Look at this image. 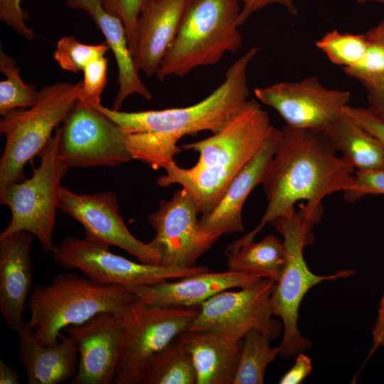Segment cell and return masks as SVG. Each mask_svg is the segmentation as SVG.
Instances as JSON below:
<instances>
[{
  "instance_id": "obj_1",
  "label": "cell",
  "mask_w": 384,
  "mask_h": 384,
  "mask_svg": "<svg viewBox=\"0 0 384 384\" xmlns=\"http://www.w3.org/2000/svg\"><path fill=\"white\" fill-rule=\"evenodd\" d=\"M354 173L324 132L285 125L261 183L268 201L266 210L256 228L230 244L225 252L253 241L267 224L293 213L300 201L305 202L299 206L305 218L317 224L322 200L350 188Z\"/></svg>"
},
{
  "instance_id": "obj_2",
  "label": "cell",
  "mask_w": 384,
  "mask_h": 384,
  "mask_svg": "<svg viewBox=\"0 0 384 384\" xmlns=\"http://www.w3.org/2000/svg\"><path fill=\"white\" fill-rule=\"evenodd\" d=\"M272 125L268 114L255 99L220 131L198 142L183 144V150L198 152L194 166L183 169L175 161L164 169L156 183L161 187L178 184L193 198L200 214L218 203L235 175L257 153Z\"/></svg>"
},
{
  "instance_id": "obj_3",
  "label": "cell",
  "mask_w": 384,
  "mask_h": 384,
  "mask_svg": "<svg viewBox=\"0 0 384 384\" xmlns=\"http://www.w3.org/2000/svg\"><path fill=\"white\" fill-rule=\"evenodd\" d=\"M259 52L254 47L238 58L228 69L225 80L211 94L186 107L161 110L122 112L102 104L95 107L117 123L127 134L156 133L174 149L183 136L201 131H220L249 100L247 70Z\"/></svg>"
},
{
  "instance_id": "obj_4",
  "label": "cell",
  "mask_w": 384,
  "mask_h": 384,
  "mask_svg": "<svg viewBox=\"0 0 384 384\" xmlns=\"http://www.w3.org/2000/svg\"><path fill=\"white\" fill-rule=\"evenodd\" d=\"M137 299L122 285L97 284L76 273H59L48 284L33 288L27 304L28 324L39 344L53 346L59 342L65 328L103 312L119 314Z\"/></svg>"
},
{
  "instance_id": "obj_5",
  "label": "cell",
  "mask_w": 384,
  "mask_h": 384,
  "mask_svg": "<svg viewBox=\"0 0 384 384\" xmlns=\"http://www.w3.org/2000/svg\"><path fill=\"white\" fill-rule=\"evenodd\" d=\"M240 0H189L176 36L156 73L160 80L184 76L200 66L218 63L242 44L238 29Z\"/></svg>"
},
{
  "instance_id": "obj_6",
  "label": "cell",
  "mask_w": 384,
  "mask_h": 384,
  "mask_svg": "<svg viewBox=\"0 0 384 384\" xmlns=\"http://www.w3.org/2000/svg\"><path fill=\"white\" fill-rule=\"evenodd\" d=\"M82 81L58 82L38 91L35 104L3 116L0 132L6 142L0 159V188L25 180L24 168L39 156L55 130L78 101Z\"/></svg>"
},
{
  "instance_id": "obj_7",
  "label": "cell",
  "mask_w": 384,
  "mask_h": 384,
  "mask_svg": "<svg viewBox=\"0 0 384 384\" xmlns=\"http://www.w3.org/2000/svg\"><path fill=\"white\" fill-rule=\"evenodd\" d=\"M270 224L282 236L287 252V265L275 284L270 306L273 315L281 319L283 326L279 355L290 359L312 345L302 335L297 325L299 309L306 292L321 282L350 277L353 270H339L329 275H317L309 270L303 252L305 247L314 242L312 230L315 225L306 220L299 209L291 215L279 217Z\"/></svg>"
},
{
  "instance_id": "obj_8",
  "label": "cell",
  "mask_w": 384,
  "mask_h": 384,
  "mask_svg": "<svg viewBox=\"0 0 384 384\" xmlns=\"http://www.w3.org/2000/svg\"><path fill=\"white\" fill-rule=\"evenodd\" d=\"M61 127L54 132L39 156L31 178L0 188V203L9 208L11 220L0 238L26 231L36 238L45 252H53V232L63 178L69 167L60 159Z\"/></svg>"
},
{
  "instance_id": "obj_9",
  "label": "cell",
  "mask_w": 384,
  "mask_h": 384,
  "mask_svg": "<svg viewBox=\"0 0 384 384\" xmlns=\"http://www.w3.org/2000/svg\"><path fill=\"white\" fill-rule=\"evenodd\" d=\"M199 306L156 305L139 299L119 314L122 351L113 383L141 384L150 359L189 329Z\"/></svg>"
},
{
  "instance_id": "obj_10",
  "label": "cell",
  "mask_w": 384,
  "mask_h": 384,
  "mask_svg": "<svg viewBox=\"0 0 384 384\" xmlns=\"http://www.w3.org/2000/svg\"><path fill=\"white\" fill-rule=\"evenodd\" d=\"M107 243L88 236L69 237L53 252L54 260L67 270H78L97 284H114L129 287L152 284L209 271L206 266L177 268L134 262L110 250Z\"/></svg>"
},
{
  "instance_id": "obj_11",
  "label": "cell",
  "mask_w": 384,
  "mask_h": 384,
  "mask_svg": "<svg viewBox=\"0 0 384 384\" xmlns=\"http://www.w3.org/2000/svg\"><path fill=\"white\" fill-rule=\"evenodd\" d=\"M276 282L262 278L236 290L219 292L200 305L188 330L210 331L234 339H242L251 329H257L272 340L283 331L282 321L274 319L270 297Z\"/></svg>"
},
{
  "instance_id": "obj_12",
  "label": "cell",
  "mask_w": 384,
  "mask_h": 384,
  "mask_svg": "<svg viewBox=\"0 0 384 384\" xmlns=\"http://www.w3.org/2000/svg\"><path fill=\"white\" fill-rule=\"evenodd\" d=\"M60 127L58 156L69 168L118 166L132 159L128 134L95 107L78 100Z\"/></svg>"
},
{
  "instance_id": "obj_13",
  "label": "cell",
  "mask_w": 384,
  "mask_h": 384,
  "mask_svg": "<svg viewBox=\"0 0 384 384\" xmlns=\"http://www.w3.org/2000/svg\"><path fill=\"white\" fill-rule=\"evenodd\" d=\"M198 214L193 198L181 187L170 199L161 200L158 209L149 215L155 231L150 242L160 253L161 265L194 267L198 258L223 235L217 230H204Z\"/></svg>"
},
{
  "instance_id": "obj_14",
  "label": "cell",
  "mask_w": 384,
  "mask_h": 384,
  "mask_svg": "<svg viewBox=\"0 0 384 384\" xmlns=\"http://www.w3.org/2000/svg\"><path fill=\"white\" fill-rule=\"evenodd\" d=\"M255 97L271 107L287 126L323 132L348 106L351 92L325 87L316 76L255 89Z\"/></svg>"
},
{
  "instance_id": "obj_15",
  "label": "cell",
  "mask_w": 384,
  "mask_h": 384,
  "mask_svg": "<svg viewBox=\"0 0 384 384\" xmlns=\"http://www.w3.org/2000/svg\"><path fill=\"white\" fill-rule=\"evenodd\" d=\"M58 209L80 223L86 236L118 247L139 262L161 265L159 252L150 242L137 239L127 228L112 191L78 194L62 186Z\"/></svg>"
},
{
  "instance_id": "obj_16",
  "label": "cell",
  "mask_w": 384,
  "mask_h": 384,
  "mask_svg": "<svg viewBox=\"0 0 384 384\" xmlns=\"http://www.w3.org/2000/svg\"><path fill=\"white\" fill-rule=\"evenodd\" d=\"M63 330L75 341L78 349L77 372L71 383H113L122 351L119 315L103 312Z\"/></svg>"
},
{
  "instance_id": "obj_17",
  "label": "cell",
  "mask_w": 384,
  "mask_h": 384,
  "mask_svg": "<svg viewBox=\"0 0 384 384\" xmlns=\"http://www.w3.org/2000/svg\"><path fill=\"white\" fill-rule=\"evenodd\" d=\"M34 238L26 231L0 238V310L7 326L16 331L25 323L33 289L30 252Z\"/></svg>"
},
{
  "instance_id": "obj_18",
  "label": "cell",
  "mask_w": 384,
  "mask_h": 384,
  "mask_svg": "<svg viewBox=\"0 0 384 384\" xmlns=\"http://www.w3.org/2000/svg\"><path fill=\"white\" fill-rule=\"evenodd\" d=\"M189 0H151L136 25L132 55L139 71L156 75Z\"/></svg>"
},
{
  "instance_id": "obj_19",
  "label": "cell",
  "mask_w": 384,
  "mask_h": 384,
  "mask_svg": "<svg viewBox=\"0 0 384 384\" xmlns=\"http://www.w3.org/2000/svg\"><path fill=\"white\" fill-rule=\"evenodd\" d=\"M262 278L228 270L209 271L182 277L176 282L127 287L139 299L151 304L183 307L199 306L216 294L250 286Z\"/></svg>"
},
{
  "instance_id": "obj_20",
  "label": "cell",
  "mask_w": 384,
  "mask_h": 384,
  "mask_svg": "<svg viewBox=\"0 0 384 384\" xmlns=\"http://www.w3.org/2000/svg\"><path fill=\"white\" fill-rule=\"evenodd\" d=\"M279 135V129L272 126L260 150L233 178L217 206L200 218L204 230H217L223 235L244 230V203L253 188L262 183Z\"/></svg>"
},
{
  "instance_id": "obj_21",
  "label": "cell",
  "mask_w": 384,
  "mask_h": 384,
  "mask_svg": "<svg viewBox=\"0 0 384 384\" xmlns=\"http://www.w3.org/2000/svg\"><path fill=\"white\" fill-rule=\"evenodd\" d=\"M65 6L73 10L87 14L105 38L112 51L118 70L119 89L112 109L119 110L124 100L133 94L151 100L152 94L141 80L130 50L125 27L116 16L104 8L102 0H65Z\"/></svg>"
},
{
  "instance_id": "obj_22",
  "label": "cell",
  "mask_w": 384,
  "mask_h": 384,
  "mask_svg": "<svg viewBox=\"0 0 384 384\" xmlns=\"http://www.w3.org/2000/svg\"><path fill=\"white\" fill-rule=\"evenodd\" d=\"M16 332L19 359L26 369L28 384H59L75 377L78 349L72 337L60 335L57 344L45 346L38 343L28 322Z\"/></svg>"
},
{
  "instance_id": "obj_23",
  "label": "cell",
  "mask_w": 384,
  "mask_h": 384,
  "mask_svg": "<svg viewBox=\"0 0 384 384\" xmlns=\"http://www.w3.org/2000/svg\"><path fill=\"white\" fill-rule=\"evenodd\" d=\"M190 354L196 384H233L242 340L204 330H186L178 336Z\"/></svg>"
},
{
  "instance_id": "obj_24",
  "label": "cell",
  "mask_w": 384,
  "mask_h": 384,
  "mask_svg": "<svg viewBox=\"0 0 384 384\" xmlns=\"http://www.w3.org/2000/svg\"><path fill=\"white\" fill-rule=\"evenodd\" d=\"M324 133L343 159L356 171L384 169L383 146L345 110Z\"/></svg>"
},
{
  "instance_id": "obj_25",
  "label": "cell",
  "mask_w": 384,
  "mask_h": 384,
  "mask_svg": "<svg viewBox=\"0 0 384 384\" xmlns=\"http://www.w3.org/2000/svg\"><path fill=\"white\" fill-rule=\"evenodd\" d=\"M228 270L247 274L277 282L287 265V252L283 241L269 235L261 241L241 245L225 253Z\"/></svg>"
},
{
  "instance_id": "obj_26",
  "label": "cell",
  "mask_w": 384,
  "mask_h": 384,
  "mask_svg": "<svg viewBox=\"0 0 384 384\" xmlns=\"http://www.w3.org/2000/svg\"><path fill=\"white\" fill-rule=\"evenodd\" d=\"M190 354L177 337L148 362L141 384H196Z\"/></svg>"
},
{
  "instance_id": "obj_27",
  "label": "cell",
  "mask_w": 384,
  "mask_h": 384,
  "mask_svg": "<svg viewBox=\"0 0 384 384\" xmlns=\"http://www.w3.org/2000/svg\"><path fill=\"white\" fill-rule=\"evenodd\" d=\"M242 343L233 384H262L267 366L280 353L279 346L272 348L267 335L257 329L248 331Z\"/></svg>"
},
{
  "instance_id": "obj_28",
  "label": "cell",
  "mask_w": 384,
  "mask_h": 384,
  "mask_svg": "<svg viewBox=\"0 0 384 384\" xmlns=\"http://www.w3.org/2000/svg\"><path fill=\"white\" fill-rule=\"evenodd\" d=\"M0 71L6 78L0 82V114L1 117L17 109L32 107L38 91L33 85L26 83L16 60L0 49Z\"/></svg>"
},
{
  "instance_id": "obj_29",
  "label": "cell",
  "mask_w": 384,
  "mask_h": 384,
  "mask_svg": "<svg viewBox=\"0 0 384 384\" xmlns=\"http://www.w3.org/2000/svg\"><path fill=\"white\" fill-rule=\"evenodd\" d=\"M334 64L346 68L358 63L363 56L368 40L366 34H354L334 30L315 43Z\"/></svg>"
},
{
  "instance_id": "obj_30",
  "label": "cell",
  "mask_w": 384,
  "mask_h": 384,
  "mask_svg": "<svg viewBox=\"0 0 384 384\" xmlns=\"http://www.w3.org/2000/svg\"><path fill=\"white\" fill-rule=\"evenodd\" d=\"M109 49L106 42L85 44L74 36H63L57 43L53 58L63 70L75 73L95 59L105 56Z\"/></svg>"
},
{
  "instance_id": "obj_31",
  "label": "cell",
  "mask_w": 384,
  "mask_h": 384,
  "mask_svg": "<svg viewBox=\"0 0 384 384\" xmlns=\"http://www.w3.org/2000/svg\"><path fill=\"white\" fill-rule=\"evenodd\" d=\"M107 58L102 56L83 69L84 77L78 101L93 107L101 104V95L107 84Z\"/></svg>"
},
{
  "instance_id": "obj_32",
  "label": "cell",
  "mask_w": 384,
  "mask_h": 384,
  "mask_svg": "<svg viewBox=\"0 0 384 384\" xmlns=\"http://www.w3.org/2000/svg\"><path fill=\"white\" fill-rule=\"evenodd\" d=\"M343 70L359 82L384 75V42L368 40L366 50L361 60L351 67L343 68Z\"/></svg>"
},
{
  "instance_id": "obj_33",
  "label": "cell",
  "mask_w": 384,
  "mask_h": 384,
  "mask_svg": "<svg viewBox=\"0 0 384 384\" xmlns=\"http://www.w3.org/2000/svg\"><path fill=\"white\" fill-rule=\"evenodd\" d=\"M150 1L102 0L105 9L110 14L117 17L124 24L132 53L138 18L144 8Z\"/></svg>"
},
{
  "instance_id": "obj_34",
  "label": "cell",
  "mask_w": 384,
  "mask_h": 384,
  "mask_svg": "<svg viewBox=\"0 0 384 384\" xmlns=\"http://www.w3.org/2000/svg\"><path fill=\"white\" fill-rule=\"evenodd\" d=\"M371 194H384V169L356 171L352 186L343 192L344 199L349 203Z\"/></svg>"
},
{
  "instance_id": "obj_35",
  "label": "cell",
  "mask_w": 384,
  "mask_h": 384,
  "mask_svg": "<svg viewBox=\"0 0 384 384\" xmlns=\"http://www.w3.org/2000/svg\"><path fill=\"white\" fill-rule=\"evenodd\" d=\"M23 0H0V19L16 33L27 40L31 41L36 36L26 21L28 14L22 8Z\"/></svg>"
},
{
  "instance_id": "obj_36",
  "label": "cell",
  "mask_w": 384,
  "mask_h": 384,
  "mask_svg": "<svg viewBox=\"0 0 384 384\" xmlns=\"http://www.w3.org/2000/svg\"><path fill=\"white\" fill-rule=\"evenodd\" d=\"M366 92L368 112L384 123V75L360 82Z\"/></svg>"
},
{
  "instance_id": "obj_37",
  "label": "cell",
  "mask_w": 384,
  "mask_h": 384,
  "mask_svg": "<svg viewBox=\"0 0 384 384\" xmlns=\"http://www.w3.org/2000/svg\"><path fill=\"white\" fill-rule=\"evenodd\" d=\"M345 112L360 126L372 134L384 149V123L373 116L366 108L348 105Z\"/></svg>"
},
{
  "instance_id": "obj_38",
  "label": "cell",
  "mask_w": 384,
  "mask_h": 384,
  "mask_svg": "<svg viewBox=\"0 0 384 384\" xmlns=\"http://www.w3.org/2000/svg\"><path fill=\"white\" fill-rule=\"evenodd\" d=\"M242 2L241 11L238 19V26L244 24L255 12L270 4H279L292 15L298 14V9L294 0H240Z\"/></svg>"
},
{
  "instance_id": "obj_39",
  "label": "cell",
  "mask_w": 384,
  "mask_h": 384,
  "mask_svg": "<svg viewBox=\"0 0 384 384\" xmlns=\"http://www.w3.org/2000/svg\"><path fill=\"white\" fill-rule=\"evenodd\" d=\"M294 365L281 378L280 384H299L312 370L311 358L304 353L296 356Z\"/></svg>"
},
{
  "instance_id": "obj_40",
  "label": "cell",
  "mask_w": 384,
  "mask_h": 384,
  "mask_svg": "<svg viewBox=\"0 0 384 384\" xmlns=\"http://www.w3.org/2000/svg\"><path fill=\"white\" fill-rule=\"evenodd\" d=\"M384 346V294L380 299L378 315L372 331V347L368 360L378 348Z\"/></svg>"
},
{
  "instance_id": "obj_41",
  "label": "cell",
  "mask_w": 384,
  "mask_h": 384,
  "mask_svg": "<svg viewBox=\"0 0 384 384\" xmlns=\"http://www.w3.org/2000/svg\"><path fill=\"white\" fill-rule=\"evenodd\" d=\"M358 4L376 3L380 4L384 8V0H356ZM370 41L384 42V14L379 23L366 33Z\"/></svg>"
},
{
  "instance_id": "obj_42",
  "label": "cell",
  "mask_w": 384,
  "mask_h": 384,
  "mask_svg": "<svg viewBox=\"0 0 384 384\" xmlns=\"http://www.w3.org/2000/svg\"><path fill=\"white\" fill-rule=\"evenodd\" d=\"M20 382L16 371L11 366L0 360V383L18 384Z\"/></svg>"
}]
</instances>
